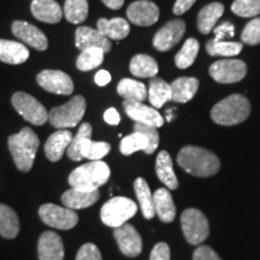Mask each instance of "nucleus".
I'll return each instance as SVG.
<instances>
[{"instance_id":"nucleus-1","label":"nucleus","mask_w":260,"mask_h":260,"mask_svg":"<svg viewBox=\"0 0 260 260\" xmlns=\"http://www.w3.org/2000/svg\"><path fill=\"white\" fill-rule=\"evenodd\" d=\"M178 165L188 174L198 177L213 176L220 168L219 158L212 152L195 146H187L177 155Z\"/></svg>"},{"instance_id":"nucleus-2","label":"nucleus","mask_w":260,"mask_h":260,"mask_svg":"<svg viewBox=\"0 0 260 260\" xmlns=\"http://www.w3.org/2000/svg\"><path fill=\"white\" fill-rule=\"evenodd\" d=\"M111 146L104 141H93L92 125L83 123L79 132L68 147V157L74 161H80L83 158L89 160H100L109 154Z\"/></svg>"},{"instance_id":"nucleus-3","label":"nucleus","mask_w":260,"mask_h":260,"mask_svg":"<svg viewBox=\"0 0 260 260\" xmlns=\"http://www.w3.org/2000/svg\"><path fill=\"white\" fill-rule=\"evenodd\" d=\"M9 149L19 171L28 172L34 164L40 140L30 128H23L8 140Z\"/></svg>"},{"instance_id":"nucleus-4","label":"nucleus","mask_w":260,"mask_h":260,"mask_svg":"<svg viewBox=\"0 0 260 260\" xmlns=\"http://www.w3.org/2000/svg\"><path fill=\"white\" fill-rule=\"evenodd\" d=\"M109 165L102 160H92L87 164L81 165L71 172L69 176V184L71 188L82 191H94L110 178Z\"/></svg>"},{"instance_id":"nucleus-5","label":"nucleus","mask_w":260,"mask_h":260,"mask_svg":"<svg viewBox=\"0 0 260 260\" xmlns=\"http://www.w3.org/2000/svg\"><path fill=\"white\" fill-rule=\"evenodd\" d=\"M251 104L241 94H233L213 106L211 118L219 125H235L248 118Z\"/></svg>"},{"instance_id":"nucleus-6","label":"nucleus","mask_w":260,"mask_h":260,"mask_svg":"<svg viewBox=\"0 0 260 260\" xmlns=\"http://www.w3.org/2000/svg\"><path fill=\"white\" fill-rule=\"evenodd\" d=\"M86 100L82 95H76L64 105L54 107L48 113V121L54 128L67 129L76 126L86 113Z\"/></svg>"},{"instance_id":"nucleus-7","label":"nucleus","mask_w":260,"mask_h":260,"mask_svg":"<svg viewBox=\"0 0 260 260\" xmlns=\"http://www.w3.org/2000/svg\"><path fill=\"white\" fill-rule=\"evenodd\" d=\"M138 206L129 198L115 197L103 205L100 211L103 223L107 226L118 228L135 216Z\"/></svg>"},{"instance_id":"nucleus-8","label":"nucleus","mask_w":260,"mask_h":260,"mask_svg":"<svg viewBox=\"0 0 260 260\" xmlns=\"http://www.w3.org/2000/svg\"><path fill=\"white\" fill-rule=\"evenodd\" d=\"M184 237L190 245H200L209 237L210 226L205 214L197 209H188L181 216Z\"/></svg>"},{"instance_id":"nucleus-9","label":"nucleus","mask_w":260,"mask_h":260,"mask_svg":"<svg viewBox=\"0 0 260 260\" xmlns=\"http://www.w3.org/2000/svg\"><path fill=\"white\" fill-rule=\"evenodd\" d=\"M12 106L25 121L34 125H42L47 122L48 113L41 103L28 93L17 92L12 95Z\"/></svg>"},{"instance_id":"nucleus-10","label":"nucleus","mask_w":260,"mask_h":260,"mask_svg":"<svg viewBox=\"0 0 260 260\" xmlns=\"http://www.w3.org/2000/svg\"><path fill=\"white\" fill-rule=\"evenodd\" d=\"M39 216L45 224L60 230L73 229L79 223V216L74 210L54 204L42 205L39 209Z\"/></svg>"},{"instance_id":"nucleus-11","label":"nucleus","mask_w":260,"mask_h":260,"mask_svg":"<svg viewBox=\"0 0 260 260\" xmlns=\"http://www.w3.org/2000/svg\"><path fill=\"white\" fill-rule=\"evenodd\" d=\"M247 67L239 59H222L210 67V75L219 83H236L245 79Z\"/></svg>"},{"instance_id":"nucleus-12","label":"nucleus","mask_w":260,"mask_h":260,"mask_svg":"<svg viewBox=\"0 0 260 260\" xmlns=\"http://www.w3.org/2000/svg\"><path fill=\"white\" fill-rule=\"evenodd\" d=\"M38 83L50 93L69 95L74 92V82L68 74L59 70H44L37 76Z\"/></svg>"},{"instance_id":"nucleus-13","label":"nucleus","mask_w":260,"mask_h":260,"mask_svg":"<svg viewBox=\"0 0 260 260\" xmlns=\"http://www.w3.org/2000/svg\"><path fill=\"white\" fill-rule=\"evenodd\" d=\"M184 32H186V23L182 19H174V21L168 22L154 35L153 46L155 50L167 52L181 41Z\"/></svg>"},{"instance_id":"nucleus-14","label":"nucleus","mask_w":260,"mask_h":260,"mask_svg":"<svg viewBox=\"0 0 260 260\" xmlns=\"http://www.w3.org/2000/svg\"><path fill=\"white\" fill-rule=\"evenodd\" d=\"M123 109L129 118H132L135 123L151 125L154 128H160L164 124V119L154 107H149L141 102L134 100H124Z\"/></svg>"},{"instance_id":"nucleus-15","label":"nucleus","mask_w":260,"mask_h":260,"mask_svg":"<svg viewBox=\"0 0 260 260\" xmlns=\"http://www.w3.org/2000/svg\"><path fill=\"white\" fill-rule=\"evenodd\" d=\"M115 239L118 243L119 249L126 256H138L142 251V240L138 230L130 224L125 223L123 225L115 228L113 232Z\"/></svg>"},{"instance_id":"nucleus-16","label":"nucleus","mask_w":260,"mask_h":260,"mask_svg":"<svg viewBox=\"0 0 260 260\" xmlns=\"http://www.w3.org/2000/svg\"><path fill=\"white\" fill-rule=\"evenodd\" d=\"M126 16L132 23L140 27L153 25L159 18V9L153 2L149 0H139L129 5Z\"/></svg>"},{"instance_id":"nucleus-17","label":"nucleus","mask_w":260,"mask_h":260,"mask_svg":"<svg viewBox=\"0 0 260 260\" xmlns=\"http://www.w3.org/2000/svg\"><path fill=\"white\" fill-rule=\"evenodd\" d=\"M12 32L16 38L22 40L28 46L38 51H45L48 46L46 35L40 29L35 27L28 22L16 21L12 23Z\"/></svg>"},{"instance_id":"nucleus-18","label":"nucleus","mask_w":260,"mask_h":260,"mask_svg":"<svg viewBox=\"0 0 260 260\" xmlns=\"http://www.w3.org/2000/svg\"><path fill=\"white\" fill-rule=\"evenodd\" d=\"M75 45L81 51L87 48H100L105 53L111 50V41L100 32L98 29L90 27L77 28L75 34Z\"/></svg>"},{"instance_id":"nucleus-19","label":"nucleus","mask_w":260,"mask_h":260,"mask_svg":"<svg viewBox=\"0 0 260 260\" xmlns=\"http://www.w3.org/2000/svg\"><path fill=\"white\" fill-rule=\"evenodd\" d=\"M39 260H64L61 237L54 232H45L38 243Z\"/></svg>"},{"instance_id":"nucleus-20","label":"nucleus","mask_w":260,"mask_h":260,"mask_svg":"<svg viewBox=\"0 0 260 260\" xmlns=\"http://www.w3.org/2000/svg\"><path fill=\"white\" fill-rule=\"evenodd\" d=\"M31 14L39 21L56 24L63 17V9L54 0H32L30 5Z\"/></svg>"},{"instance_id":"nucleus-21","label":"nucleus","mask_w":260,"mask_h":260,"mask_svg":"<svg viewBox=\"0 0 260 260\" xmlns=\"http://www.w3.org/2000/svg\"><path fill=\"white\" fill-rule=\"evenodd\" d=\"M73 134L67 129H60L53 133L45 144V154L48 160L58 161L64 155V152L73 141Z\"/></svg>"},{"instance_id":"nucleus-22","label":"nucleus","mask_w":260,"mask_h":260,"mask_svg":"<svg viewBox=\"0 0 260 260\" xmlns=\"http://www.w3.org/2000/svg\"><path fill=\"white\" fill-rule=\"evenodd\" d=\"M99 190L82 191L71 188V189L64 191L63 195H61V203L65 207L75 211L92 206L93 204H95L99 200Z\"/></svg>"},{"instance_id":"nucleus-23","label":"nucleus","mask_w":260,"mask_h":260,"mask_svg":"<svg viewBox=\"0 0 260 260\" xmlns=\"http://www.w3.org/2000/svg\"><path fill=\"white\" fill-rule=\"evenodd\" d=\"M154 211L159 219L164 223H170L175 219L176 216V206L170 191L165 188H159L153 195Z\"/></svg>"},{"instance_id":"nucleus-24","label":"nucleus","mask_w":260,"mask_h":260,"mask_svg":"<svg viewBox=\"0 0 260 260\" xmlns=\"http://www.w3.org/2000/svg\"><path fill=\"white\" fill-rule=\"evenodd\" d=\"M96 29L109 40L110 39H112V40H122V39L128 37L130 32V25L128 21L121 17H116L112 19L100 18L96 22Z\"/></svg>"},{"instance_id":"nucleus-25","label":"nucleus","mask_w":260,"mask_h":260,"mask_svg":"<svg viewBox=\"0 0 260 260\" xmlns=\"http://www.w3.org/2000/svg\"><path fill=\"white\" fill-rule=\"evenodd\" d=\"M171 100L176 103H188L199 89V80L195 77H180L171 84Z\"/></svg>"},{"instance_id":"nucleus-26","label":"nucleus","mask_w":260,"mask_h":260,"mask_svg":"<svg viewBox=\"0 0 260 260\" xmlns=\"http://www.w3.org/2000/svg\"><path fill=\"white\" fill-rule=\"evenodd\" d=\"M29 58V51L23 44L0 39V60L8 64H22Z\"/></svg>"},{"instance_id":"nucleus-27","label":"nucleus","mask_w":260,"mask_h":260,"mask_svg":"<svg viewBox=\"0 0 260 260\" xmlns=\"http://www.w3.org/2000/svg\"><path fill=\"white\" fill-rule=\"evenodd\" d=\"M224 14V6L220 3H211L200 10L198 15V29L201 34H209L216 27Z\"/></svg>"},{"instance_id":"nucleus-28","label":"nucleus","mask_w":260,"mask_h":260,"mask_svg":"<svg viewBox=\"0 0 260 260\" xmlns=\"http://www.w3.org/2000/svg\"><path fill=\"white\" fill-rule=\"evenodd\" d=\"M155 171L162 183L167 186L169 189H176L178 187V180L176 174L174 171V165H172V159L167 151H161L158 154L157 161H155Z\"/></svg>"},{"instance_id":"nucleus-29","label":"nucleus","mask_w":260,"mask_h":260,"mask_svg":"<svg viewBox=\"0 0 260 260\" xmlns=\"http://www.w3.org/2000/svg\"><path fill=\"white\" fill-rule=\"evenodd\" d=\"M171 96V86L167 81L159 79V77H153L149 81L148 99L154 109H160L164 104L170 102Z\"/></svg>"},{"instance_id":"nucleus-30","label":"nucleus","mask_w":260,"mask_h":260,"mask_svg":"<svg viewBox=\"0 0 260 260\" xmlns=\"http://www.w3.org/2000/svg\"><path fill=\"white\" fill-rule=\"evenodd\" d=\"M134 189L136 197H138L140 207H141L142 214H144L146 219H152L155 214L153 195H152L148 183L146 182L145 178H136L134 182Z\"/></svg>"},{"instance_id":"nucleus-31","label":"nucleus","mask_w":260,"mask_h":260,"mask_svg":"<svg viewBox=\"0 0 260 260\" xmlns=\"http://www.w3.org/2000/svg\"><path fill=\"white\" fill-rule=\"evenodd\" d=\"M19 232L17 214L11 207L0 204V235L5 239H15Z\"/></svg>"},{"instance_id":"nucleus-32","label":"nucleus","mask_w":260,"mask_h":260,"mask_svg":"<svg viewBox=\"0 0 260 260\" xmlns=\"http://www.w3.org/2000/svg\"><path fill=\"white\" fill-rule=\"evenodd\" d=\"M117 93L124 100H134V102H145L148 96L147 88L144 83L132 79H123L117 86Z\"/></svg>"},{"instance_id":"nucleus-33","label":"nucleus","mask_w":260,"mask_h":260,"mask_svg":"<svg viewBox=\"0 0 260 260\" xmlns=\"http://www.w3.org/2000/svg\"><path fill=\"white\" fill-rule=\"evenodd\" d=\"M158 70L157 61L147 54H138V56L133 57L130 61V73L134 76L141 77V79L155 77Z\"/></svg>"},{"instance_id":"nucleus-34","label":"nucleus","mask_w":260,"mask_h":260,"mask_svg":"<svg viewBox=\"0 0 260 260\" xmlns=\"http://www.w3.org/2000/svg\"><path fill=\"white\" fill-rule=\"evenodd\" d=\"M63 14L70 23H82L88 16V3L87 0H67L64 4Z\"/></svg>"},{"instance_id":"nucleus-35","label":"nucleus","mask_w":260,"mask_h":260,"mask_svg":"<svg viewBox=\"0 0 260 260\" xmlns=\"http://www.w3.org/2000/svg\"><path fill=\"white\" fill-rule=\"evenodd\" d=\"M199 41L197 39H188L183 44V47L181 48L180 52L175 57V64L180 69H187L197 59L198 53H199Z\"/></svg>"},{"instance_id":"nucleus-36","label":"nucleus","mask_w":260,"mask_h":260,"mask_svg":"<svg viewBox=\"0 0 260 260\" xmlns=\"http://www.w3.org/2000/svg\"><path fill=\"white\" fill-rule=\"evenodd\" d=\"M241 42H233V41H216L210 40L206 44V51L210 56L216 57H234L237 56L242 51Z\"/></svg>"},{"instance_id":"nucleus-37","label":"nucleus","mask_w":260,"mask_h":260,"mask_svg":"<svg viewBox=\"0 0 260 260\" xmlns=\"http://www.w3.org/2000/svg\"><path fill=\"white\" fill-rule=\"evenodd\" d=\"M104 56H105V52L100 48H87V50L81 51L76 65L81 71L93 70L103 63Z\"/></svg>"},{"instance_id":"nucleus-38","label":"nucleus","mask_w":260,"mask_h":260,"mask_svg":"<svg viewBox=\"0 0 260 260\" xmlns=\"http://www.w3.org/2000/svg\"><path fill=\"white\" fill-rule=\"evenodd\" d=\"M148 148V141L144 134L139 132H134L133 134L125 136L122 140L119 149H121L122 154L130 155L138 151H145Z\"/></svg>"},{"instance_id":"nucleus-39","label":"nucleus","mask_w":260,"mask_h":260,"mask_svg":"<svg viewBox=\"0 0 260 260\" xmlns=\"http://www.w3.org/2000/svg\"><path fill=\"white\" fill-rule=\"evenodd\" d=\"M232 11L240 17H255L260 14V0H235Z\"/></svg>"},{"instance_id":"nucleus-40","label":"nucleus","mask_w":260,"mask_h":260,"mask_svg":"<svg viewBox=\"0 0 260 260\" xmlns=\"http://www.w3.org/2000/svg\"><path fill=\"white\" fill-rule=\"evenodd\" d=\"M134 132L141 133V134H144L146 136V139H147L148 148L146 149V153L152 154L155 149L158 148L159 133L157 128H154V126H151V125L141 124V123H135Z\"/></svg>"},{"instance_id":"nucleus-41","label":"nucleus","mask_w":260,"mask_h":260,"mask_svg":"<svg viewBox=\"0 0 260 260\" xmlns=\"http://www.w3.org/2000/svg\"><path fill=\"white\" fill-rule=\"evenodd\" d=\"M243 44L254 45L260 44V18H254L246 25L241 34Z\"/></svg>"},{"instance_id":"nucleus-42","label":"nucleus","mask_w":260,"mask_h":260,"mask_svg":"<svg viewBox=\"0 0 260 260\" xmlns=\"http://www.w3.org/2000/svg\"><path fill=\"white\" fill-rule=\"evenodd\" d=\"M76 260H103L99 248L94 243H86L79 249Z\"/></svg>"},{"instance_id":"nucleus-43","label":"nucleus","mask_w":260,"mask_h":260,"mask_svg":"<svg viewBox=\"0 0 260 260\" xmlns=\"http://www.w3.org/2000/svg\"><path fill=\"white\" fill-rule=\"evenodd\" d=\"M214 39L216 41H225L226 39L233 38L235 35V28L234 24L230 22H224V23L219 24L218 27L214 28Z\"/></svg>"},{"instance_id":"nucleus-44","label":"nucleus","mask_w":260,"mask_h":260,"mask_svg":"<svg viewBox=\"0 0 260 260\" xmlns=\"http://www.w3.org/2000/svg\"><path fill=\"white\" fill-rule=\"evenodd\" d=\"M193 260H222L209 246H200L195 249Z\"/></svg>"},{"instance_id":"nucleus-45","label":"nucleus","mask_w":260,"mask_h":260,"mask_svg":"<svg viewBox=\"0 0 260 260\" xmlns=\"http://www.w3.org/2000/svg\"><path fill=\"white\" fill-rule=\"evenodd\" d=\"M149 260H170V248L167 243H157L152 249Z\"/></svg>"},{"instance_id":"nucleus-46","label":"nucleus","mask_w":260,"mask_h":260,"mask_svg":"<svg viewBox=\"0 0 260 260\" xmlns=\"http://www.w3.org/2000/svg\"><path fill=\"white\" fill-rule=\"evenodd\" d=\"M195 2H197V0H176L172 11H174V14L177 16L183 15L184 12H187L188 10L194 5Z\"/></svg>"},{"instance_id":"nucleus-47","label":"nucleus","mask_w":260,"mask_h":260,"mask_svg":"<svg viewBox=\"0 0 260 260\" xmlns=\"http://www.w3.org/2000/svg\"><path fill=\"white\" fill-rule=\"evenodd\" d=\"M104 119H105L107 124L117 125L119 122H121V116H119V113L116 109L111 107V109L106 110L105 113H104Z\"/></svg>"},{"instance_id":"nucleus-48","label":"nucleus","mask_w":260,"mask_h":260,"mask_svg":"<svg viewBox=\"0 0 260 260\" xmlns=\"http://www.w3.org/2000/svg\"><path fill=\"white\" fill-rule=\"evenodd\" d=\"M94 81H95V83L98 84V86L104 87V86H106L107 83H110V81H111V75H110L109 71L100 70L96 73L95 77H94Z\"/></svg>"},{"instance_id":"nucleus-49","label":"nucleus","mask_w":260,"mask_h":260,"mask_svg":"<svg viewBox=\"0 0 260 260\" xmlns=\"http://www.w3.org/2000/svg\"><path fill=\"white\" fill-rule=\"evenodd\" d=\"M102 2L107 6V8L112 10L121 9L123 4H124V0H102Z\"/></svg>"}]
</instances>
